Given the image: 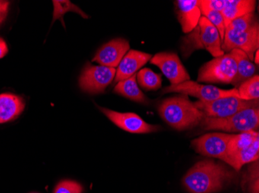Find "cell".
Returning a JSON list of instances; mask_svg holds the SVG:
<instances>
[{
	"label": "cell",
	"mask_w": 259,
	"mask_h": 193,
	"mask_svg": "<svg viewBox=\"0 0 259 193\" xmlns=\"http://www.w3.org/2000/svg\"><path fill=\"white\" fill-rule=\"evenodd\" d=\"M232 176L223 164L204 160L188 171L183 183L190 193H215L223 189Z\"/></svg>",
	"instance_id": "obj_1"
},
{
	"label": "cell",
	"mask_w": 259,
	"mask_h": 193,
	"mask_svg": "<svg viewBox=\"0 0 259 193\" xmlns=\"http://www.w3.org/2000/svg\"><path fill=\"white\" fill-rule=\"evenodd\" d=\"M158 112L165 122L179 131L199 125L205 117L188 96L183 94L164 99L158 107Z\"/></svg>",
	"instance_id": "obj_2"
},
{
	"label": "cell",
	"mask_w": 259,
	"mask_h": 193,
	"mask_svg": "<svg viewBox=\"0 0 259 193\" xmlns=\"http://www.w3.org/2000/svg\"><path fill=\"white\" fill-rule=\"evenodd\" d=\"M182 51L185 57H188L193 52L205 49L213 57H219L225 54L222 50V41L219 32L210 22L202 16L196 28L183 37Z\"/></svg>",
	"instance_id": "obj_3"
},
{
	"label": "cell",
	"mask_w": 259,
	"mask_h": 193,
	"mask_svg": "<svg viewBox=\"0 0 259 193\" xmlns=\"http://www.w3.org/2000/svg\"><path fill=\"white\" fill-rule=\"evenodd\" d=\"M200 126L204 130H221L226 132L256 131L259 125V108L251 107L224 118L203 117Z\"/></svg>",
	"instance_id": "obj_4"
},
{
	"label": "cell",
	"mask_w": 259,
	"mask_h": 193,
	"mask_svg": "<svg viewBox=\"0 0 259 193\" xmlns=\"http://www.w3.org/2000/svg\"><path fill=\"white\" fill-rule=\"evenodd\" d=\"M237 74V63L231 52L213 58L199 69V82L231 84Z\"/></svg>",
	"instance_id": "obj_5"
},
{
	"label": "cell",
	"mask_w": 259,
	"mask_h": 193,
	"mask_svg": "<svg viewBox=\"0 0 259 193\" xmlns=\"http://www.w3.org/2000/svg\"><path fill=\"white\" fill-rule=\"evenodd\" d=\"M171 92L180 93L183 95H191L197 98L199 101L203 102L213 101L228 97L239 98L237 88L230 90L220 89L212 85H204L192 81H185L176 85H170L162 90V94Z\"/></svg>",
	"instance_id": "obj_6"
},
{
	"label": "cell",
	"mask_w": 259,
	"mask_h": 193,
	"mask_svg": "<svg viewBox=\"0 0 259 193\" xmlns=\"http://www.w3.org/2000/svg\"><path fill=\"white\" fill-rule=\"evenodd\" d=\"M193 104L204 114L205 117L224 118L243 110L258 107V100L244 101L237 97H228L208 102L198 101Z\"/></svg>",
	"instance_id": "obj_7"
},
{
	"label": "cell",
	"mask_w": 259,
	"mask_h": 193,
	"mask_svg": "<svg viewBox=\"0 0 259 193\" xmlns=\"http://www.w3.org/2000/svg\"><path fill=\"white\" fill-rule=\"evenodd\" d=\"M259 47L258 22L242 32L225 30V38L222 43V50L229 53L234 49L242 50L251 61H254V56Z\"/></svg>",
	"instance_id": "obj_8"
},
{
	"label": "cell",
	"mask_w": 259,
	"mask_h": 193,
	"mask_svg": "<svg viewBox=\"0 0 259 193\" xmlns=\"http://www.w3.org/2000/svg\"><path fill=\"white\" fill-rule=\"evenodd\" d=\"M116 70L105 66H93L87 63L79 78L81 91L96 94L104 92L116 76Z\"/></svg>",
	"instance_id": "obj_9"
},
{
	"label": "cell",
	"mask_w": 259,
	"mask_h": 193,
	"mask_svg": "<svg viewBox=\"0 0 259 193\" xmlns=\"http://www.w3.org/2000/svg\"><path fill=\"white\" fill-rule=\"evenodd\" d=\"M151 65L158 67L164 76L169 80L171 85L190 81V76L176 53L161 52L150 59Z\"/></svg>",
	"instance_id": "obj_10"
},
{
	"label": "cell",
	"mask_w": 259,
	"mask_h": 193,
	"mask_svg": "<svg viewBox=\"0 0 259 193\" xmlns=\"http://www.w3.org/2000/svg\"><path fill=\"white\" fill-rule=\"evenodd\" d=\"M99 109L107 116L113 124L125 132L134 134H148L156 132L161 129L158 125L148 124L139 115L135 113H120L105 107H99Z\"/></svg>",
	"instance_id": "obj_11"
},
{
	"label": "cell",
	"mask_w": 259,
	"mask_h": 193,
	"mask_svg": "<svg viewBox=\"0 0 259 193\" xmlns=\"http://www.w3.org/2000/svg\"><path fill=\"white\" fill-rule=\"evenodd\" d=\"M231 135L226 133H208L192 141V147L196 152L207 157L224 160Z\"/></svg>",
	"instance_id": "obj_12"
},
{
	"label": "cell",
	"mask_w": 259,
	"mask_h": 193,
	"mask_svg": "<svg viewBox=\"0 0 259 193\" xmlns=\"http://www.w3.org/2000/svg\"><path fill=\"white\" fill-rule=\"evenodd\" d=\"M130 50V43L124 39H114L103 45L96 53L93 61L101 66L115 68Z\"/></svg>",
	"instance_id": "obj_13"
},
{
	"label": "cell",
	"mask_w": 259,
	"mask_h": 193,
	"mask_svg": "<svg viewBox=\"0 0 259 193\" xmlns=\"http://www.w3.org/2000/svg\"><path fill=\"white\" fill-rule=\"evenodd\" d=\"M179 21L184 33L193 31L202 17L199 0H178L175 2Z\"/></svg>",
	"instance_id": "obj_14"
},
{
	"label": "cell",
	"mask_w": 259,
	"mask_h": 193,
	"mask_svg": "<svg viewBox=\"0 0 259 193\" xmlns=\"http://www.w3.org/2000/svg\"><path fill=\"white\" fill-rule=\"evenodd\" d=\"M152 56L149 53L131 50L123 56L116 70L115 82L123 81L133 76L144 65H146Z\"/></svg>",
	"instance_id": "obj_15"
},
{
	"label": "cell",
	"mask_w": 259,
	"mask_h": 193,
	"mask_svg": "<svg viewBox=\"0 0 259 193\" xmlns=\"http://www.w3.org/2000/svg\"><path fill=\"white\" fill-rule=\"evenodd\" d=\"M25 103L20 96L13 94H0V124L15 120L21 114Z\"/></svg>",
	"instance_id": "obj_16"
},
{
	"label": "cell",
	"mask_w": 259,
	"mask_h": 193,
	"mask_svg": "<svg viewBox=\"0 0 259 193\" xmlns=\"http://www.w3.org/2000/svg\"><path fill=\"white\" fill-rule=\"evenodd\" d=\"M230 52L232 53L237 63V74L231 84L234 85V88L238 89V87L242 83L254 76L256 72V68L247 54L242 50L234 49Z\"/></svg>",
	"instance_id": "obj_17"
},
{
	"label": "cell",
	"mask_w": 259,
	"mask_h": 193,
	"mask_svg": "<svg viewBox=\"0 0 259 193\" xmlns=\"http://www.w3.org/2000/svg\"><path fill=\"white\" fill-rule=\"evenodd\" d=\"M256 3L254 0H228L227 7L221 11L225 20V29L235 19L254 13Z\"/></svg>",
	"instance_id": "obj_18"
},
{
	"label": "cell",
	"mask_w": 259,
	"mask_h": 193,
	"mask_svg": "<svg viewBox=\"0 0 259 193\" xmlns=\"http://www.w3.org/2000/svg\"><path fill=\"white\" fill-rule=\"evenodd\" d=\"M257 137H259V134L257 131H250L238 135H231L227 148L226 157L223 162H225L227 159L251 146Z\"/></svg>",
	"instance_id": "obj_19"
},
{
	"label": "cell",
	"mask_w": 259,
	"mask_h": 193,
	"mask_svg": "<svg viewBox=\"0 0 259 193\" xmlns=\"http://www.w3.org/2000/svg\"><path fill=\"white\" fill-rule=\"evenodd\" d=\"M114 92L138 103H147V98L139 89L137 83V74L123 81H119L114 88Z\"/></svg>",
	"instance_id": "obj_20"
},
{
	"label": "cell",
	"mask_w": 259,
	"mask_h": 193,
	"mask_svg": "<svg viewBox=\"0 0 259 193\" xmlns=\"http://www.w3.org/2000/svg\"><path fill=\"white\" fill-rule=\"evenodd\" d=\"M259 155V137H257L251 146L246 148L244 150L238 152L234 156L231 157L225 161V163L231 165L234 169L239 171L243 165L251 162H256L258 159Z\"/></svg>",
	"instance_id": "obj_21"
},
{
	"label": "cell",
	"mask_w": 259,
	"mask_h": 193,
	"mask_svg": "<svg viewBox=\"0 0 259 193\" xmlns=\"http://www.w3.org/2000/svg\"><path fill=\"white\" fill-rule=\"evenodd\" d=\"M138 84L145 91H157L161 87V75L155 74L149 68H144L137 74Z\"/></svg>",
	"instance_id": "obj_22"
},
{
	"label": "cell",
	"mask_w": 259,
	"mask_h": 193,
	"mask_svg": "<svg viewBox=\"0 0 259 193\" xmlns=\"http://www.w3.org/2000/svg\"><path fill=\"white\" fill-rule=\"evenodd\" d=\"M240 99L244 101H254L259 98V77L254 75L252 78L244 81L238 88Z\"/></svg>",
	"instance_id": "obj_23"
},
{
	"label": "cell",
	"mask_w": 259,
	"mask_h": 193,
	"mask_svg": "<svg viewBox=\"0 0 259 193\" xmlns=\"http://www.w3.org/2000/svg\"><path fill=\"white\" fill-rule=\"evenodd\" d=\"M54 4V15H53V23L56 20L60 19L62 20V23H63V26L65 27V23L63 21V17L68 12H75L78 15L81 16L83 18H89V16L84 13L81 9L78 8L75 4H72L70 1H53Z\"/></svg>",
	"instance_id": "obj_24"
},
{
	"label": "cell",
	"mask_w": 259,
	"mask_h": 193,
	"mask_svg": "<svg viewBox=\"0 0 259 193\" xmlns=\"http://www.w3.org/2000/svg\"><path fill=\"white\" fill-rule=\"evenodd\" d=\"M200 9L201 14L203 17H206L211 24L214 26L215 28L219 32L220 37H221V41H224L225 34V20L223 17L221 12L216 11V10H209V9Z\"/></svg>",
	"instance_id": "obj_25"
},
{
	"label": "cell",
	"mask_w": 259,
	"mask_h": 193,
	"mask_svg": "<svg viewBox=\"0 0 259 193\" xmlns=\"http://www.w3.org/2000/svg\"><path fill=\"white\" fill-rule=\"evenodd\" d=\"M256 22L257 21L256 20L255 14L254 13H251L231 21L225 30H229L236 32L245 31L251 28Z\"/></svg>",
	"instance_id": "obj_26"
},
{
	"label": "cell",
	"mask_w": 259,
	"mask_h": 193,
	"mask_svg": "<svg viewBox=\"0 0 259 193\" xmlns=\"http://www.w3.org/2000/svg\"><path fill=\"white\" fill-rule=\"evenodd\" d=\"M83 191V187L78 182L63 180L55 186L53 193H82Z\"/></svg>",
	"instance_id": "obj_27"
},
{
	"label": "cell",
	"mask_w": 259,
	"mask_h": 193,
	"mask_svg": "<svg viewBox=\"0 0 259 193\" xmlns=\"http://www.w3.org/2000/svg\"><path fill=\"white\" fill-rule=\"evenodd\" d=\"M249 174L248 177V188L251 193H258V165H256L254 168V165L250 168Z\"/></svg>",
	"instance_id": "obj_28"
},
{
	"label": "cell",
	"mask_w": 259,
	"mask_h": 193,
	"mask_svg": "<svg viewBox=\"0 0 259 193\" xmlns=\"http://www.w3.org/2000/svg\"><path fill=\"white\" fill-rule=\"evenodd\" d=\"M9 6H10L9 1L0 0V23H2L7 18Z\"/></svg>",
	"instance_id": "obj_29"
},
{
	"label": "cell",
	"mask_w": 259,
	"mask_h": 193,
	"mask_svg": "<svg viewBox=\"0 0 259 193\" xmlns=\"http://www.w3.org/2000/svg\"><path fill=\"white\" fill-rule=\"evenodd\" d=\"M8 53V46L3 38H0V59L4 57Z\"/></svg>",
	"instance_id": "obj_30"
},
{
	"label": "cell",
	"mask_w": 259,
	"mask_h": 193,
	"mask_svg": "<svg viewBox=\"0 0 259 193\" xmlns=\"http://www.w3.org/2000/svg\"><path fill=\"white\" fill-rule=\"evenodd\" d=\"M258 54L259 52L258 50H257V51L255 52V53H254V63H256V65H258Z\"/></svg>",
	"instance_id": "obj_31"
},
{
	"label": "cell",
	"mask_w": 259,
	"mask_h": 193,
	"mask_svg": "<svg viewBox=\"0 0 259 193\" xmlns=\"http://www.w3.org/2000/svg\"><path fill=\"white\" fill-rule=\"evenodd\" d=\"M31 193H37V192H31Z\"/></svg>",
	"instance_id": "obj_32"
}]
</instances>
